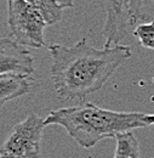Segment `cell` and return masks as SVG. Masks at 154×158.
I'll use <instances>...</instances> for the list:
<instances>
[{"instance_id":"6da1fadb","label":"cell","mask_w":154,"mask_h":158,"mask_svg":"<svg viewBox=\"0 0 154 158\" xmlns=\"http://www.w3.org/2000/svg\"><path fill=\"white\" fill-rule=\"evenodd\" d=\"M49 52L54 89L63 101L85 99L102 89L132 54L130 46L121 44L96 49L86 38L72 46L52 44Z\"/></svg>"},{"instance_id":"7a4b0ae2","label":"cell","mask_w":154,"mask_h":158,"mask_svg":"<svg viewBox=\"0 0 154 158\" xmlns=\"http://www.w3.org/2000/svg\"><path fill=\"white\" fill-rule=\"evenodd\" d=\"M153 124L154 113L118 112L91 102L58 108L45 117V125L62 127L83 148H91L103 139Z\"/></svg>"},{"instance_id":"3957f363","label":"cell","mask_w":154,"mask_h":158,"mask_svg":"<svg viewBox=\"0 0 154 158\" xmlns=\"http://www.w3.org/2000/svg\"><path fill=\"white\" fill-rule=\"evenodd\" d=\"M7 24L12 39L19 45L40 49L45 46L44 16L26 0H7Z\"/></svg>"},{"instance_id":"277c9868","label":"cell","mask_w":154,"mask_h":158,"mask_svg":"<svg viewBox=\"0 0 154 158\" xmlns=\"http://www.w3.org/2000/svg\"><path fill=\"white\" fill-rule=\"evenodd\" d=\"M45 118L29 114L17 123L0 148V158H39Z\"/></svg>"},{"instance_id":"5b68a950","label":"cell","mask_w":154,"mask_h":158,"mask_svg":"<svg viewBox=\"0 0 154 158\" xmlns=\"http://www.w3.org/2000/svg\"><path fill=\"white\" fill-rule=\"evenodd\" d=\"M34 71V57L29 49L12 38H0V76L7 73L33 76Z\"/></svg>"},{"instance_id":"8992f818","label":"cell","mask_w":154,"mask_h":158,"mask_svg":"<svg viewBox=\"0 0 154 158\" xmlns=\"http://www.w3.org/2000/svg\"><path fill=\"white\" fill-rule=\"evenodd\" d=\"M106 12L103 26L104 46L118 45L131 29L129 0H106Z\"/></svg>"},{"instance_id":"52a82bcc","label":"cell","mask_w":154,"mask_h":158,"mask_svg":"<svg viewBox=\"0 0 154 158\" xmlns=\"http://www.w3.org/2000/svg\"><path fill=\"white\" fill-rule=\"evenodd\" d=\"M34 78L30 74L7 73L0 76V107L11 100L22 98L30 93Z\"/></svg>"},{"instance_id":"ba28073f","label":"cell","mask_w":154,"mask_h":158,"mask_svg":"<svg viewBox=\"0 0 154 158\" xmlns=\"http://www.w3.org/2000/svg\"><path fill=\"white\" fill-rule=\"evenodd\" d=\"M129 16L131 28L154 21V0H129Z\"/></svg>"},{"instance_id":"9c48e42d","label":"cell","mask_w":154,"mask_h":158,"mask_svg":"<svg viewBox=\"0 0 154 158\" xmlns=\"http://www.w3.org/2000/svg\"><path fill=\"white\" fill-rule=\"evenodd\" d=\"M114 158H140V145L132 131L118 134Z\"/></svg>"},{"instance_id":"30bf717a","label":"cell","mask_w":154,"mask_h":158,"mask_svg":"<svg viewBox=\"0 0 154 158\" xmlns=\"http://www.w3.org/2000/svg\"><path fill=\"white\" fill-rule=\"evenodd\" d=\"M29 5L41 12L47 26L57 23L62 17L63 9L56 2V0H26Z\"/></svg>"},{"instance_id":"8fae6325","label":"cell","mask_w":154,"mask_h":158,"mask_svg":"<svg viewBox=\"0 0 154 158\" xmlns=\"http://www.w3.org/2000/svg\"><path fill=\"white\" fill-rule=\"evenodd\" d=\"M134 37L138 40L141 46L154 50V21L137 24L134 29Z\"/></svg>"},{"instance_id":"7c38bea8","label":"cell","mask_w":154,"mask_h":158,"mask_svg":"<svg viewBox=\"0 0 154 158\" xmlns=\"http://www.w3.org/2000/svg\"><path fill=\"white\" fill-rule=\"evenodd\" d=\"M56 2L62 9H71L74 5V0H56Z\"/></svg>"},{"instance_id":"4fadbf2b","label":"cell","mask_w":154,"mask_h":158,"mask_svg":"<svg viewBox=\"0 0 154 158\" xmlns=\"http://www.w3.org/2000/svg\"><path fill=\"white\" fill-rule=\"evenodd\" d=\"M153 83H154V78H153Z\"/></svg>"}]
</instances>
